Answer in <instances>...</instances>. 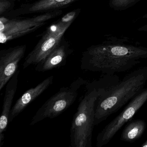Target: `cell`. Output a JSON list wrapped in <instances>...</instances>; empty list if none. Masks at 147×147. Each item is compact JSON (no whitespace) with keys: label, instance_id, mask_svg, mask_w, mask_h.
<instances>
[{"label":"cell","instance_id":"cell-13","mask_svg":"<svg viewBox=\"0 0 147 147\" xmlns=\"http://www.w3.org/2000/svg\"><path fill=\"white\" fill-rule=\"evenodd\" d=\"M76 0H39L30 7L32 12L56 9L70 4Z\"/></svg>","mask_w":147,"mask_h":147},{"label":"cell","instance_id":"cell-1","mask_svg":"<svg viewBox=\"0 0 147 147\" xmlns=\"http://www.w3.org/2000/svg\"><path fill=\"white\" fill-rule=\"evenodd\" d=\"M147 58V48L126 37H109L83 54L82 70L113 75L126 72Z\"/></svg>","mask_w":147,"mask_h":147},{"label":"cell","instance_id":"cell-6","mask_svg":"<svg viewBox=\"0 0 147 147\" xmlns=\"http://www.w3.org/2000/svg\"><path fill=\"white\" fill-rule=\"evenodd\" d=\"M72 22L61 20L51 26L34 49L26 57L23 64L24 69L30 65H36L45 59L60 45L63 36Z\"/></svg>","mask_w":147,"mask_h":147},{"label":"cell","instance_id":"cell-9","mask_svg":"<svg viewBox=\"0 0 147 147\" xmlns=\"http://www.w3.org/2000/svg\"><path fill=\"white\" fill-rule=\"evenodd\" d=\"M20 72V71L18 70L7 82L6 86L2 113L0 118V147L4 145L5 132L8 126L11 107L18 89Z\"/></svg>","mask_w":147,"mask_h":147},{"label":"cell","instance_id":"cell-18","mask_svg":"<svg viewBox=\"0 0 147 147\" xmlns=\"http://www.w3.org/2000/svg\"><path fill=\"white\" fill-rule=\"evenodd\" d=\"M142 147H147V139L141 145Z\"/></svg>","mask_w":147,"mask_h":147},{"label":"cell","instance_id":"cell-7","mask_svg":"<svg viewBox=\"0 0 147 147\" xmlns=\"http://www.w3.org/2000/svg\"><path fill=\"white\" fill-rule=\"evenodd\" d=\"M59 12L48 13L28 19L8 21L0 20V42H6L27 34L44 24L47 20L58 15Z\"/></svg>","mask_w":147,"mask_h":147},{"label":"cell","instance_id":"cell-3","mask_svg":"<svg viewBox=\"0 0 147 147\" xmlns=\"http://www.w3.org/2000/svg\"><path fill=\"white\" fill-rule=\"evenodd\" d=\"M86 92L74 115L70 128V146L92 147L94 125L95 107L99 93L97 90L86 86Z\"/></svg>","mask_w":147,"mask_h":147},{"label":"cell","instance_id":"cell-11","mask_svg":"<svg viewBox=\"0 0 147 147\" xmlns=\"http://www.w3.org/2000/svg\"><path fill=\"white\" fill-rule=\"evenodd\" d=\"M71 53L67 46L59 45L45 59L36 66V70L44 72L65 65L67 57Z\"/></svg>","mask_w":147,"mask_h":147},{"label":"cell","instance_id":"cell-2","mask_svg":"<svg viewBox=\"0 0 147 147\" xmlns=\"http://www.w3.org/2000/svg\"><path fill=\"white\" fill-rule=\"evenodd\" d=\"M147 81V66L131 72L105 94L98 96L95 107L94 125L106 120L119 111L144 88Z\"/></svg>","mask_w":147,"mask_h":147},{"label":"cell","instance_id":"cell-17","mask_svg":"<svg viewBox=\"0 0 147 147\" xmlns=\"http://www.w3.org/2000/svg\"><path fill=\"white\" fill-rule=\"evenodd\" d=\"M143 18H147V13L145 14L144 16L143 17ZM138 30L139 31L147 32V24L140 27L138 29Z\"/></svg>","mask_w":147,"mask_h":147},{"label":"cell","instance_id":"cell-10","mask_svg":"<svg viewBox=\"0 0 147 147\" xmlns=\"http://www.w3.org/2000/svg\"><path fill=\"white\" fill-rule=\"evenodd\" d=\"M54 80L53 76L45 79L35 87L32 88L18 99L11 108L9 117V123L21 113L31 103L41 95L52 85Z\"/></svg>","mask_w":147,"mask_h":147},{"label":"cell","instance_id":"cell-5","mask_svg":"<svg viewBox=\"0 0 147 147\" xmlns=\"http://www.w3.org/2000/svg\"><path fill=\"white\" fill-rule=\"evenodd\" d=\"M147 101V88H144L140 93L129 102L118 116L98 134L96 138V146L102 147L107 145L121 128L131 120Z\"/></svg>","mask_w":147,"mask_h":147},{"label":"cell","instance_id":"cell-8","mask_svg":"<svg viewBox=\"0 0 147 147\" xmlns=\"http://www.w3.org/2000/svg\"><path fill=\"white\" fill-rule=\"evenodd\" d=\"M25 46H17L0 53V91L18 70L19 63L24 57Z\"/></svg>","mask_w":147,"mask_h":147},{"label":"cell","instance_id":"cell-16","mask_svg":"<svg viewBox=\"0 0 147 147\" xmlns=\"http://www.w3.org/2000/svg\"><path fill=\"white\" fill-rule=\"evenodd\" d=\"M75 13L74 12H71L70 13L66 15L63 18L62 20L64 22H68L69 21H73L74 18Z\"/></svg>","mask_w":147,"mask_h":147},{"label":"cell","instance_id":"cell-14","mask_svg":"<svg viewBox=\"0 0 147 147\" xmlns=\"http://www.w3.org/2000/svg\"><path fill=\"white\" fill-rule=\"evenodd\" d=\"M140 0H109L110 7L116 10H124L132 6Z\"/></svg>","mask_w":147,"mask_h":147},{"label":"cell","instance_id":"cell-15","mask_svg":"<svg viewBox=\"0 0 147 147\" xmlns=\"http://www.w3.org/2000/svg\"><path fill=\"white\" fill-rule=\"evenodd\" d=\"M11 4L9 1L5 0H1L0 1V14L5 11L10 7Z\"/></svg>","mask_w":147,"mask_h":147},{"label":"cell","instance_id":"cell-12","mask_svg":"<svg viewBox=\"0 0 147 147\" xmlns=\"http://www.w3.org/2000/svg\"><path fill=\"white\" fill-rule=\"evenodd\" d=\"M121 133V141L132 143L142 136L147 128V124L143 119L130 120Z\"/></svg>","mask_w":147,"mask_h":147},{"label":"cell","instance_id":"cell-4","mask_svg":"<svg viewBox=\"0 0 147 147\" xmlns=\"http://www.w3.org/2000/svg\"><path fill=\"white\" fill-rule=\"evenodd\" d=\"M88 82L81 77L74 81L69 86L61 88L38 110L32 119L30 125L48 118H54L69 108L77 99L78 90Z\"/></svg>","mask_w":147,"mask_h":147}]
</instances>
